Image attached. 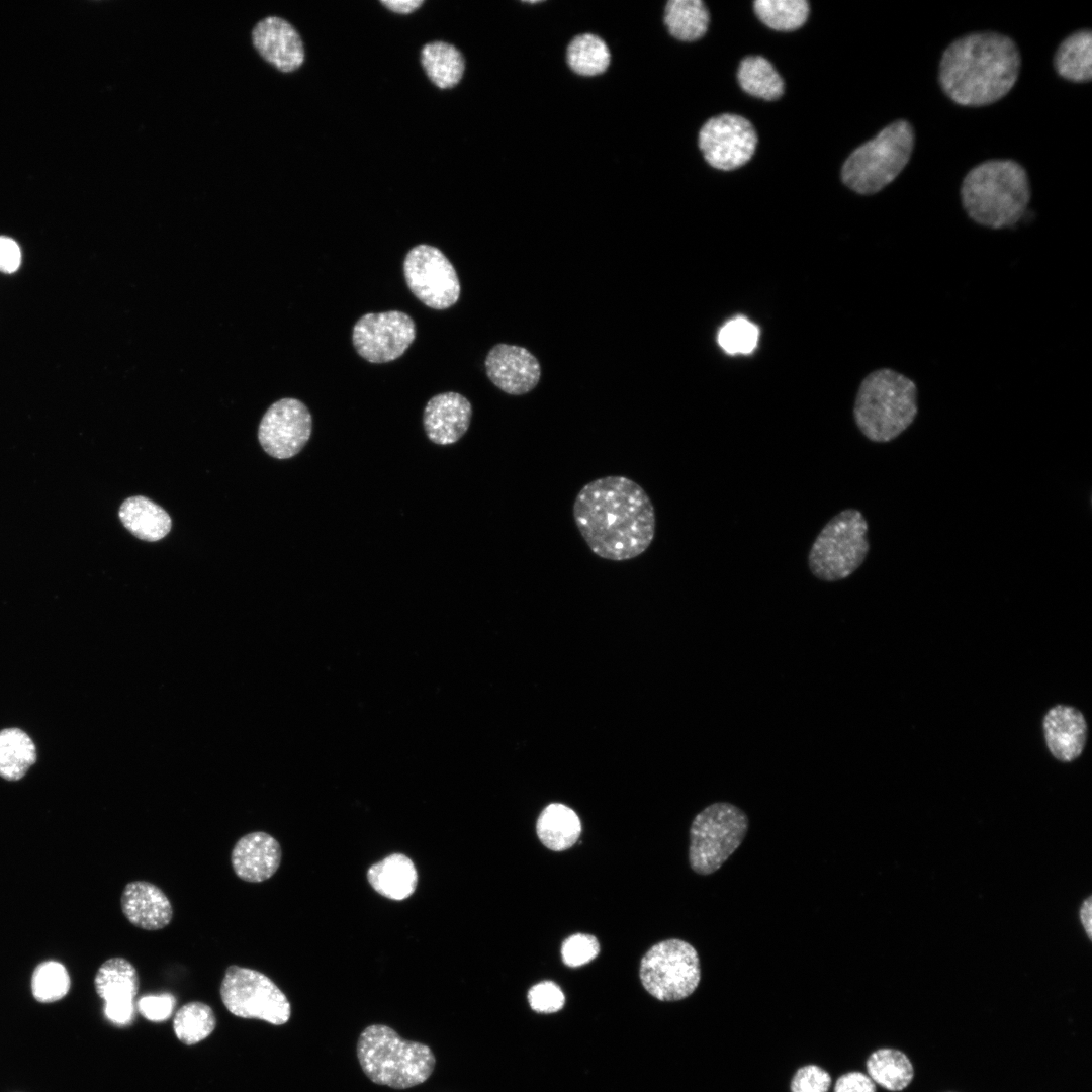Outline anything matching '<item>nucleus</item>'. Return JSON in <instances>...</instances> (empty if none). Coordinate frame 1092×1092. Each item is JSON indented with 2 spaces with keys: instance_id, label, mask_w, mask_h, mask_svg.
<instances>
[{
  "instance_id": "obj_5",
  "label": "nucleus",
  "mask_w": 1092,
  "mask_h": 1092,
  "mask_svg": "<svg viewBox=\"0 0 1092 1092\" xmlns=\"http://www.w3.org/2000/svg\"><path fill=\"white\" fill-rule=\"evenodd\" d=\"M357 1057L362 1071L372 1082L394 1089L424 1083L436 1063L428 1045L402 1039L391 1027L382 1024L369 1025L361 1032Z\"/></svg>"
},
{
  "instance_id": "obj_39",
  "label": "nucleus",
  "mask_w": 1092,
  "mask_h": 1092,
  "mask_svg": "<svg viewBox=\"0 0 1092 1092\" xmlns=\"http://www.w3.org/2000/svg\"><path fill=\"white\" fill-rule=\"evenodd\" d=\"M174 1006L175 999L169 994L144 996L138 1001L139 1012L151 1021L166 1020Z\"/></svg>"
},
{
  "instance_id": "obj_16",
  "label": "nucleus",
  "mask_w": 1092,
  "mask_h": 1092,
  "mask_svg": "<svg viewBox=\"0 0 1092 1092\" xmlns=\"http://www.w3.org/2000/svg\"><path fill=\"white\" fill-rule=\"evenodd\" d=\"M139 985L136 969L124 958H110L99 967L94 986L105 1002L104 1013L111 1022L125 1025L131 1021Z\"/></svg>"
},
{
  "instance_id": "obj_27",
  "label": "nucleus",
  "mask_w": 1092,
  "mask_h": 1092,
  "mask_svg": "<svg viewBox=\"0 0 1092 1092\" xmlns=\"http://www.w3.org/2000/svg\"><path fill=\"white\" fill-rule=\"evenodd\" d=\"M421 62L429 79L442 89L457 85L465 69L461 53L445 41L425 44L421 53Z\"/></svg>"
},
{
  "instance_id": "obj_25",
  "label": "nucleus",
  "mask_w": 1092,
  "mask_h": 1092,
  "mask_svg": "<svg viewBox=\"0 0 1092 1092\" xmlns=\"http://www.w3.org/2000/svg\"><path fill=\"white\" fill-rule=\"evenodd\" d=\"M1058 75L1076 83L1089 82L1092 78V32L1080 29L1068 35L1058 47L1054 57Z\"/></svg>"
},
{
  "instance_id": "obj_10",
  "label": "nucleus",
  "mask_w": 1092,
  "mask_h": 1092,
  "mask_svg": "<svg viewBox=\"0 0 1092 1092\" xmlns=\"http://www.w3.org/2000/svg\"><path fill=\"white\" fill-rule=\"evenodd\" d=\"M220 998L226 1009L242 1018H257L282 1025L289 1020L290 1002L265 974L231 965L220 984Z\"/></svg>"
},
{
  "instance_id": "obj_35",
  "label": "nucleus",
  "mask_w": 1092,
  "mask_h": 1092,
  "mask_svg": "<svg viewBox=\"0 0 1092 1092\" xmlns=\"http://www.w3.org/2000/svg\"><path fill=\"white\" fill-rule=\"evenodd\" d=\"M759 329L746 317L728 321L718 333V343L728 354H750L756 348Z\"/></svg>"
},
{
  "instance_id": "obj_29",
  "label": "nucleus",
  "mask_w": 1092,
  "mask_h": 1092,
  "mask_svg": "<svg viewBox=\"0 0 1092 1092\" xmlns=\"http://www.w3.org/2000/svg\"><path fill=\"white\" fill-rule=\"evenodd\" d=\"M670 34L684 41L702 37L709 24V12L701 0H670L664 11Z\"/></svg>"
},
{
  "instance_id": "obj_26",
  "label": "nucleus",
  "mask_w": 1092,
  "mask_h": 1092,
  "mask_svg": "<svg viewBox=\"0 0 1092 1092\" xmlns=\"http://www.w3.org/2000/svg\"><path fill=\"white\" fill-rule=\"evenodd\" d=\"M36 759L35 744L26 732L15 727L0 730V777L18 781Z\"/></svg>"
},
{
  "instance_id": "obj_3",
  "label": "nucleus",
  "mask_w": 1092,
  "mask_h": 1092,
  "mask_svg": "<svg viewBox=\"0 0 1092 1092\" xmlns=\"http://www.w3.org/2000/svg\"><path fill=\"white\" fill-rule=\"evenodd\" d=\"M1031 197L1028 175L1013 160H990L972 168L961 186L963 207L976 223L1003 229L1016 224Z\"/></svg>"
},
{
  "instance_id": "obj_6",
  "label": "nucleus",
  "mask_w": 1092,
  "mask_h": 1092,
  "mask_svg": "<svg viewBox=\"0 0 1092 1092\" xmlns=\"http://www.w3.org/2000/svg\"><path fill=\"white\" fill-rule=\"evenodd\" d=\"M914 144V129L907 120L890 123L849 155L842 166L843 182L859 194L879 192L906 167Z\"/></svg>"
},
{
  "instance_id": "obj_34",
  "label": "nucleus",
  "mask_w": 1092,
  "mask_h": 1092,
  "mask_svg": "<svg viewBox=\"0 0 1092 1092\" xmlns=\"http://www.w3.org/2000/svg\"><path fill=\"white\" fill-rule=\"evenodd\" d=\"M71 981L66 968L54 961L39 964L33 971L31 991L40 1003H52L64 998L70 990Z\"/></svg>"
},
{
  "instance_id": "obj_7",
  "label": "nucleus",
  "mask_w": 1092,
  "mask_h": 1092,
  "mask_svg": "<svg viewBox=\"0 0 1092 1092\" xmlns=\"http://www.w3.org/2000/svg\"><path fill=\"white\" fill-rule=\"evenodd\" d=\"M868 529L864 516L856 509H845L832 517L810 548L808 566L812 574L826 582L849 577L869 553Z\"/></svg>"
},
{
  "instance_id": "obj_42",
  "label": "nucleus",
  "mask_w": 1092,
  "mask_h": 1092,
  "mask_svg": "<svg viewBox=\"0 0 1092 1092\" xmlns=\"http://www.w3.org/2000/svg\"><path fill=\"white\" fill-rule=\"evenodd\" d=\"M381 3L386 8H388L389 10H391L393 12L400 13V14H407V13H412L413 11L418 9L424 3V1H422V0H383V1H381Z\"/></svg>"
},
{
  "instance_id": "obj_1",
  "label": "nucleus",
  "mask_w": 1092,
  "mask_h": 1092,
  "mask_svg": "<svg viewBox=\"0 0 1092 1092\" xmlns=\"http://www.w3.org/2000/svg\"><path fill=\"white\" fill-rule=\"evenodd\" d=\"M572 514L588 548L603 559L636 558L655 536L653 504L641 485L626 476L610 475L586 483L574 499Z\"/></svg>"
},
{
  "instance_id": "obj_15",
  "label": "nucleus",
  "mask_w": 1092,
  "mask_h": 1092,
  "mask_svg": "<svg viewBox=\"0 0 1092 1092\" xmlns=\"http://www.w3.org/2000/svg\"><path fill=\"white\" fill-rule=\"evenodd\" d=\"M484 365L488 379L510 395L529 393L541 378L539 360L528 349L517 345H494L488 351Z\"/></svg>"
},
{
  "instance_id": "obj_32",
  "label": "nucleus",
  "mask_w": 1092,
  "mask_h": 1092,
  "mask_svg": "<svg viewBox=\"0 0 1092 1092\" xmlns=\"http://www.w3.org/2000/svg\"><path fill=\"white\" fill-rule=\"evenodd\" d=\"M215 1015L203 1002H189L175 1014L173 1028L177 1038L185 1044H194L206 1038L214 1030Z\"/></svg>"
},
{
  "instance_id": "obj_37",
  "label": "nucleus",
  "mask_w": 1092,
  "mask_h": 1092,
  "mask_svg": "<svg viewBox=\"0 0 1092 1092\" xmlns=\"http://www.w3.org/2000/svg\"><path fill=\"white\" fill-rule=\"evenodd\" d=\"M530 1007L538 1013H553L563 1008L565 996L558 985L543 981L530 988L527 995Z\"/></svg>"
},
{
  "instance_id": "obj_22",
  "label": "nucleus",
  "mask_w": 1092,
  "mask_h": 1092,
  "mask_svg": "<svg viewBox=\"0 0 1092 1092\" xmlns=\"http://www.w3.org/2000/svg\"><path fill=\"white\" fill-rule=\"evenodd\" d=\"M118 516L133 536L148 542L161 540L170 532L172 526L169 514L142 495L126 498L119 508Z\"/></svg>"
},
{
  "instance_id": "obj_41",
  "label": "nucleus",
  "mask_w": 1092,
  "mask_h": 1092,
  "mask_svg": "<svg viewBox=\"0 0 1092 1092\" xmlns=\"http://www.w3.org/2000/svg\"><path fill=\"white\" fill-rule=\"evenodd\" d=\"M21 262V252L17 243L11 238L0 237V271L4 273L15 272Z\"/></svg>"
},
{
  "instance_id": "obj_31",
  "label": "nucleus",
  "mask_w": 1092,
  "mask_h": 1092,
  "mask_svg": "<svg viewBox=\"0 0 1092 1092\" xmlns=\"http://www.w3.org/2000/svg\"><path fill=\"white\" fill-rule=\"evenodd\" d=\"M610 58L605 41L592 33L574 37L567 49L569 67L582 76H596L605 72L610 64Z\"/></svg>"
},
{
  "instance_id": "obj_24",
  "label": "nucleus",
  "mask_w": 1092,
  "mask_h": 1092,
  "mask_svg": "<svg viewBox=\"0 0 1092 1092\" xmlns=\"http://www.w3.org/2000/svg\"><path fill=\"white\" fill-rule=\"evenodd\" d=\"M536 833L542 844L550 850L562 851L573 846L581 833V822L569 807L552 803L540 813Z\"/></svg>"
},
{
  "instance_id": "obj_20",
  "label": "nucleus",
  "mask_w": 1092,
  "mask_h": 1092,
  "mask_svg": "<svg viewBox=\"0 0 1092 1092\" xmlns=\"http://www.w3.org/2000/svg\"><path fill=\"white\" fill-rule=\"evenodd\" d=\"M125 918L144 930H159L170 924L173 917L172 904L161 888L147 881H132L125 885L120 897Z\"/></svg>"
},
{
  "instance_id": "obj_11",
  "label": "nucleus",
  "mask_w": 1092,
  "mask_h": 1092,
  "mask_svg": "<svg viewBox=\"0 0 1092 1092\" xmlns=\"http://www.w3.org/2000/svg\"><path fill=\"white\" fill-rule=\"evenodd\" d=\"M403 273L413 294L431 308L446 309L459 299L456 270L436 247L421 244L411 249L404 258Z\"/></svg>"
},
{
  "instance_id": "obj_33",
  "label": "nucleus",
  "mask_w": 1092,
  "mask_h": 1092,
  "mask_svg": "<svg viewBox=\"0 0 1092 1092\" xmlns=\"http://www.w3.org/2000/svg\"><path fill=\"white\" fill-rule=\"evenodd\" d=\"M753 6L758 18L776 30L797 29L809 14V4L805 0H757Z\"/></svg>"
},
{
  "instance_id": "obj_12",
  "label": "nucleus",
  "mask_w": 1092,
  "mask_h": 1092,
  "mask_svg": "<svg viewBox=\"0 0 1092 1092\" xmlns=\"http://www.w3.org/2000/svg\"><path fill=\"white\" fill-rule=\"evenodd\" d=\"M415 337L413 318L399 310L366 313L356 322L352 333L357 353L371 363H386L399 358Z\"/></svg>"
},
{
  "instance_id": "obj_23",
  "label": "nucleus",
  "mask_w": 1092,
  "mask_h": 1092,
  "mask_svg": "<svg viewBox=\"0 0 1092 1092\" xmlns=\"http://www.w3.org/2000/svg\"><path fill=\"white\" fill-rule=\"evenodd\" d=\"M367 879L377 893L399 901L415 892L418 875L413 861L406 855L393 853L372 864L367 871Z\"/></svg>"
},
{
  "instance_id": "obj_38",
  "label": "nucleus",
  "mask_w": 1092,
  "mask_h": 1092,
  "mask_svg": "<svg viewBox=\"0 0 1092 1092\" xmlns=\"http://www.w3.org/2000/svg\"><path fill=\"white\" fill-rule=\"evenodd\" d=\"M831 1086L829 1073L817 1065L799 1068L791 1081V1092H828Z\"/></svg>"
},
{
  "instance_id": "obj_4",
  "label": "nucleus",
  "mask_w": 1092,
  "mask_h": 1092,
  "mask_svg": "<svg viewBox=\"0 0 1092 1092\" xmlns=\"http://www.w3.org/2000/svg\"><path fill=\"white\" fill-rule=\"evenodd\" d=\"M917 413L915 382L890 368H880L866 376L853 405L858 430L875 443L896 439L914 422Z\"/></svg>"
},
{
  "instance_id": "obj_14",
  "label": "nucleus",
  "mask_w": 1092,
  "mask_h": 1092,
  "mask_svg": "<svg viewBox=\"0 0 1092 1092\" xmlns=\"http://www.w3.org/2000/svg\"><path fill=\"white\" fill-rule=\"evenodd\" d=\"M757 144L752 124L742 116L722 114L709 119L699 133L706 161L719 170H733L750 160Z\"/></svg>"
},
{
  "instance_id": "obj_30",
  "label": "nucleus",
  "mask_w": 1092,
  "mask_h": 1092,
  "mask_svg": "<svg viewBox=\"0 0 1092 1092\" xmlns=\"http://www.w3.org/2000/svg\"><path fill=\"white\" fill-rule=\"evenodd\" d=\"M738 82L748 94L765 100H776L784 92V82L774 66L763 57L743 59L738 69Z\"/></svg>"
},
{
  "instance_id": "obj_2",
  "label": "nucleus",
  "mask_w": 1092,
  "mask_h": 1092,
  "mask_svg": "<svg viewBox=\"0 0 1092 1092\" xmlns=\"http://www.w3.org/2000/svg\"><path fill=\"white\" fill-rule=\"evenodd\" d=\"M1020 65L1019 50L1009 36L993 31L968 33L943 51L938 82L959 105H989L1013 88Z\"/></svg>"
},
{
  "instance_id": "obj_13",
  "label": "nucleus",
  "mask_w": 1092,
  "mask_h": 1092,
  "mask_svg": "<svg viewBox=\"0 0 1092 1092\" xmlns=\"http://www.w3.org/2000/svg\"><path fill=\"white\" fill-rule=\"evenodd\" d=\"M311 431L312 418L306 405L285 397L271 404L262 417L258 440L268 455L288 459L302 450Z\"/></svg>"
},
{
  "instance_id": "obj_43",
  "label": "nucleus",
  "mask_w": 1092,
  "mask_h": 1092,
  "mask_svg": "<svg viewBox=\"0 0 1092 1092\" xmlns=\"http://www.w3.org/2000/svg\"><path fill=\"white\" fill-rule=\"evenodd\" d=\"M1092 898L1088 896L1081 904L1079 909V919L1087 934V937L1091 939L1092 936Z\"/></svg>"
},
{
  "instance_id": "obj_17",
  "label": "nucleus",
  "mask_w": 1092,
  "mask_h": 1092,
  "mask_svg": "<svg viewBox=\"0 0 1092 1092\" xmlns=\"http://www.w3.org/2000/svg\"><path fill=\"white\" fill-rule=\"evenodd\" d=\"M253 47L281 72L297 70L304 62V46L298 31L280 16L260 19L251 31Z\"/></svg>"
},
{
  "instance_id": "obj_21",
  "label": "nucleus",
  "mask_w": 1092,
  "mask_h": 1092,
  "mask_svg": "<svg viewBox=\"0 0 1092 1092\" xmlns=\"http://www.w3.org/2000/svg\"><path fill=\"white\" fill-rule=\"evenodd\" d=\"M1043 734L1052 755L1064 762L1078 758L1085 747L1087 723L1075 707L1057 705L1043 718Z\"/></svg>"
},
{
  "instance_id": "obj_8",
  "label": "nucleus",
  "mask_w": 1092,
  "mask_h": 1092,
  "mask_svg": "<svg viewBox=\"0 0 1092 1092\" xmlns=\"http://www.w3.org/2000/svg\"><path fill=\"white\" fill-rule=\"evenodd\" d=\"M749 820L739 807L715 802L700 811L690 827L689 862L699 875L719 870L744 840Z\"/></svg>"
},
{
  "instance_id": "obj_9",
  "label": "nucleus",
  "mask_w": 1092,
  "mask_h": 1092,
  "mask_svg": "<svg viewBox=\"0 0 1092 1092\" xmlns=\"http://www.w3.org/2000/svg\"><path fill=\"white\" fill-rule=\"evenodd\" d=\"M644 989L660 1001H678L694 993L701 981L696 948L679 938H669L651 946L640 963Z\"/></svg>"
},
{
  "instance_id": "obj_19",
  "label": "nucleus",
  "mask_w": 1092,
  "mask_h": 1092,
  "mask_svg": "<svg viewBox=\"0 0 1092 1092\" xmlns=\"http://www.w3.org/2000/svg\"><path fill=\"white\" fill-rule=\"evenodd\" d=\"M472 416L469 400L457 392L433 396L426 404L423 424L428 438L438 445L456 443L467 432Z\"/></svg>"
},
{
  "instance_id": "obj_40",
  "label": "nucleus",
  "mask_w": 1092,
  "mask_h": 1092,
  "mask_svg": "<svg viewBox=\"0 0 1092 1092\" xmlns=\"http://www.w3.org/2000/svg\"><path fill=\"white\" fill-rule=\"evenodd\" d=\"M834 1092H876V1085L868 1075L852 1071L836 1080Z\"/></svg>"
},
{
  "instance_id": "obj_18",
  "label": "nucleus",
  "mask_w": 1092,
  "mask_h": 1092,
  "mask_svg": "<svg viewBox=\"0 0 1092 1092\" xmlns=\"http://www.w3.org/2000/svg\"><path fill=\"white\" fill-rule=\"evenodd\" d=\"M281 858L279 842L263 831L250 832L239 838L231 853L236 876L249 883L270 879L278 870Z\"/></svg>"
},
{
  "instance_id": "obj_28",
  "label": "nucleus",
  "mask_w": 1092,
  "mask_h": 1092,
  "mask_svg": "<svg viewBox=\"0 0 1092 1092\" xmlns=\"http://www.w3.org/2000/svg\"><path fill=\"white\" fill-rule=\"evenodd\" d=\"M869 1077L890 1091H901L914 1077L909 1058L901 1051L884 1048L873 1052L866 1063Z\"/></svg>"
},
{
  "instance_id": "obj_36",
  "label": "nucleus",
  "mask_w": 1092,
  "mask_h": 1092,
  "mask_svg": "<svg viewBox=\"0 0 1092 1092\" xmlns=\"http://www.w3.org/2000/svg\"><path fill=\"white\" fill-rule=\"evenodd\" d=\"M600 944L596 936L576 933L567 937L561 946L563 963L570 968L583 966L598 957Z\"/></svg>"
}]
</instances>
